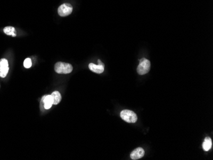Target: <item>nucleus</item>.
Wrapping results in <instances>:
<instances>
[{"mask_svg": "<svg viewBox=\"0 0 213 160\" xmlns=\"http://www.w3.org/2000/svg\"><path fill=\"white\" fill-rule=\"evenodd\" d=\"M51 96L53 98V105H57L61 100V95L59 92L54 91Z\"/></svg>", "mask_w": 213, "mask_h": 160, "instance_id": "nucleus-10", "label": "nucleus"}, {"mask_svg": "<svg viewBox=\"0 0 213 160\" xmlns=\"http://www.w3.org/2000/svg\"><path fill=\"white\" fill-rule=\"evenodd\" d=\"M3 31H4V33L6 34L10 35V36H12L14 37H16V31H15V29L14 27L6 26L4 28Z\"/></svg>", "mask_w": 213, "mask_h": 160, "instance_id": "nucleus-11", "label": "nucleus"}, {"mask_svg": "<svg viewBox=\"0 0 213 160\" xmlns=\"http://www.w3.org/2000/svg\"><path fill=\"white\" fill-rule=\"evenodd\" d=\"M73 7L69 3H64L59 6L57 9V12L61 17H65L72 14Z\"/></svg>", "mask_w": 213, "mask_h": 160, "instance_id": "nucleus-4", "label": "nucleus"}, {"mask_svg": "<svg viewBox=\"0 0 213 160\" xmlns=\"http://www.w3.org/2000/svg\"><path fill=\"white\" fill-rule=\"evenodd\" d=\"M9 70L8 62L6 59H0V77L5 78Z\"/></svg>", "mask_w": 213, "mask_h": 160, "instance_id": "nucleus-5", "label": "nucleus"}, {"mask_svg": "<svg viewBox=\"0 0 213 160\" xmlns=\"http://www.w3.org/2000/svg\"><path fill=\"white\" fill-rule=\"evenodd\" d=\"M54 70L59 74H68L72 72L73 66L70 63L57 62L55 64Z\"/></svg>", "mask_w": 213, "mask_h": 160, "instance_id": "nucleus-1", "label": "nucleus"}, {"mask_svg": "<svg viewBox=\"0 0 213 160\" xmlns=\"http://www.w3.org/2000/svg\"><path fill=\"white\" fill-rule=\"evenodd\" d=\"M89 68L91 71L96 73H102L104 71V66L103 65H96L94 63H90L89 65Z\"/></svg>", "mask_w": 213, "mask_h": 160, "instance_id": "nucleus-8", "label": "nucleus"}, {"mask_svg": "<svg viewBox=\"0 0 213 160\" xmlns=\"http://www.w3.org/2000/svg\"><path fill=\"white\" fill-rule=\"evenodd\" d=\"M98 65H103V66H104V65L102 63V61H101L100 60L98 59Z\"/></svg>", "mask_w": 213, "mask_h": 160, "instance_id": "nucleus-13", "label": "nucleus"}, {"mask_svg": "<svg viewBox=\"0 0 213 160\" xmlns=\"http://www.w3.org/2000/svg\"><path fill=\"white\" fill-rule=\"evenodd\" d=\"M24 66L26 68H30L32 66L31 59L30 58H27L24 60Z\"/></svg>", "mask_w": 213, "mask_h": 160, "instance_id": "nucleus-12", "label": "nucleus"}, {"mask_svg": "<svg viewBox=\"0 0 213 160\" xmlns=\"http://www.w3.org/2000/svg\"><path fill=\"white\" fill-rule=\"evenodd\" d=\"M45 109H49L53 105V98L51 95L44 96L41 100Z\"/></svg>", "mask_w": 213, "mask_h": 160, "instance_id": "nucleus-7", "label": "nucleus"}, {"mask_svg": "<svg viewBox=\"0 0 213 160\" xmlns=\"http://www.w3.org/2000/svg\"><path fill=\"white\" fill-rule=\"evenodd\" d=\"M144 150L141 148H138L132 151L130 154V158L133 160L140 159L144 156Z\"/></svg>", "mask_w": 213, "mask_h": 160, "instance_id": "nucleus-6", "label": "nucleus"}, {"mask_svg": "<svg viewBox=\"0 0 213 160\" xmlns=\"http://www.w3.org/2000/svg\"><path fill=\"white\" fill-rule=\"evenodd\" d=\"M121 118L128 123H135L137 121V116L134 112L130 110H122L120 113Z\"/></svg>", "mask_w": 213, "mask_h": 160, "instance_id": "nucleus-2", "label": "nucleus"}, {"mask_svg": "<svg viewBox=\"0 0 213 160\" xmlns=\"http://www.w3.org/2000/svg\"><path fill=\"white\" fill-rule=\"evenodd\" d=\"M203 149L205 151H208L211 149L212 147V140L210 137H206L203 143Z\"/></svg>", "mask_w": 213, "mask_h": 160, "instance_id": "nucleus-9", "label": "nucleus"}, {"mask_svg": "<svg viewBox=\"0 0 213 160\" xmlns=\"http://www.w3.org/2000/svg\"><path fill=\"white\" fill-rule=\"evenodd\" d=\"M151 68V63L146 58H142L140 60V63L138 65L137 71L139 75H145L149 72Z\"/></svg>", "mask_w": 213, "mask_h": 160, "instance_id": "nucleus-3", "label": "nucleus"}]
</instances>
